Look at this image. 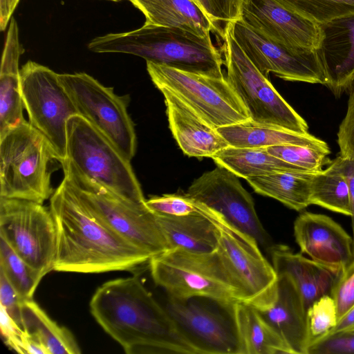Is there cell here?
I'll return each instance as SVG.
<instances>
[{"label":"cell","instance_id":"obj_1","mask_svg":"<svg viewBox=\"0 0 354 354\" xmlns=\"http://www.w3.org/2000/svg\"><path fill=\"white\" fill-rule=\"evenodd\" d=\"M49 209L57 232L53 270L77 273L129 270L152 257L105 224L64 177L50 198Z\"/></svg>","mask_w":354,"mask_h":354},{"label":"cell","instance_id":"obj_2","mask_svg":"<svg viewBox=\"0 0 354 354\" xmlns=\"http://www.w3.org/2000/svg\"><path fill=\"white\" fill-rule=\"evenodd\" d=\"M89 306L96 322L126 353L196 354L137 275L105 282Z\"/></svg>","mask_w":354,"mask_h":354},{"label":"cell","instance_id":"obj_3","mask_svg":"<svg viewBox=\"0 0 354 354\" xmlns=\"http://www.w3.org/2000/svg\"><path fill=\"white\" fill-rule=\"evenodd\" d=\"M88 48L95 53L131 54L178 70L225 77L222 55L210 35L202 37L180 28L145 23L130 32L95 37Z\"/></svg>","mask_w":354,"mask_h":354},{"label":"cell","instance_id":"obj_4","mask_svg":"<svg viewBox=\"0 0 354 354\" xmlns=\"http://www.w3.org/2000/svg\"><path fill=\"white\" fill-rule=\"evenodd\" d=\"M64 173L101 185L120 197L145 203L141 186L131 161L80 115L67 122Z\"/></svg>","mask_w":354,"mask_h":354},{"label":"cell","instance_id":"obj_5","mask_svg":"<svg viewBox=\"0 0 354 354\" xmlns=\"http://www.w3.org/2000/svg\"><path fill=\"white\" fill-rule=\"evenodd\" d=\"M50 142L26 121L0 136V197L41 203L51 197Z\"/></svg>","mask_w":354,"mask_h":354},{"label":"cell","instance_id":"obj_6","mask_svg":"<svg viewBox=\"0 0 354 354\" xmlns=\"http://www.w3.org/2000/svg\"><path fill=\"white\" fill-rule=\"evenodd\" d=\"M154 283L176 299L206 297L232 304L240 292L217 250L194 253L171 249L149 261Z\"/></svg>","mask_w":354,"mask_h":354},{"label":"cell","instance_id":"obj_7","mask_svg":"<svg viewBox=\"0 0 354 354\" xmlns=\"http://www.w3.org/2000/svg\"><path fill=\"white\" fill-rule=\"evenodd\" d=\"M222 50L227 69L226 80L245 106L252 121L307 133L306 120L249 59L239 46L228 24L225 28Z\"/></svg>","mask_w":354,"mask_h":354},{"label":"cell","instance_id":"obj_8","mask_svg":"<svg viewBox=\"0 0 354 354\" xmlns=\"http://www.w3.org/2000/svg\"><path fill=\"white\" fill-rule=\"evenodd\" d=\"M64 174L83 202L119 236L152 257L169 250L156 214L145 203L127 201L101 185Z\"/></svg>","mask_w":354,"mask_h":354},{"label":"cell","instance_id":"obj_9","mask_svg":"<svg viewBox=\"0 0 354 354\" xmlns=\"http://www.w3.org/2000/svg\"><path fill=\"white\" fill-rule=\"evenodd\" d=\"M154 85L165 88L189 105L214 128L250 119L248 112L225 77L186 72L147 62Z\"/></svg>","mask_w":354,"mask_h":354},{"label":"cell","instance_id":"obj_10","mask_svg":"<svg viewBox=\"0 0 354 354\" xmlns=\"http://www.w3.org/2000/svg\"><path fill=\"white\" fill-rule=\"evenodd\" d=\"M78 115L103 134L128 160L134 157L137 138L126 97L116 95L85 73L58 74Z\"/></svg>","mask_w":354,"mask_h":354},{"label":"cell","instance_id":"obj_11","mask_svg":"<svg viewBox=\"0 0 354 354\" xmlns=\"http://www.w3.org/2000/svg\"><path fill=\"white\" fill-rule=\"evenodd\" d=\"M0 237L43 277L53 270L56 227L43 204L0 197Z\"/></svg>","mask_w":354,"mask_h":354},{"label":"cell","instance_id":"obj_12","mask_svg":"<svg viewBox=\"0 0 354 354\" xmlns=\"http://www.w3.org/2000/svg\"><path fill=\"white\" fill-rule=\"evenodd\" d=\"M233 304L168 297L165 308L196 354H241Z\"/></svg>","mask_w":354,"mask_h":354},{"label":"cell","instance_id":"obj_13","mask_svg":"<svg viewBox=\"0 0 354 354\" xmlns=\"http://www.w3.org/2000/svg\"><path fill=\"white\" fill-rule=\"evenodd\" d=\"M21 92L29 122L50 142L62 163L66 156L67 122L78 115L58 74L32 61L20 69Z\"/></svg>","mask_w":354,"mask_h":354},{"label":"cell","instance_id":"obj_14","mask_svg":"<svg viewBox=\"0 0 354 354\" xmlns=\"http://www.w3.org/2000/svg\"><path fill=\"white\" fill-rule=\"evenodd\" d=\"M218 229L217 252L240 292L241 301L263 309L274 301L278 275L252 237L228 224L223 218Z\"/></svg>","mask_w":354,"mask_h":354},{"label":"cell","instance_id":"obj_15","mask_svg":"<svg viewBox=\"0 0 354 354\" xmlns=\"http://www.w3.org/2000/svg\"><path fill=\"white\" fill-rule=\"evenodd\" d=\"M220 215L228 224L252 237L267 250L274 244L257 214L252 197L238 176L218 166L195 179L185 193Z\"/></svg>","mask_w":354,"mask_h":354},{"label":"cell","instance_id":"obj_16","mask_svg":"<svg viewBox=\"0 0 354 354\" xmlns=\"http://www.w3.org/2000/svg\"><path fill=\"white\" fill-rule=\"evenodd\" d=\"M230 25L239 46L265 77L273 73L286 81L326 86L329 83L320 48L308 52L292 51L260 34L241 19Z\"/></svg>","mask_w":354,"mask_h":354},{"label":"cell","instance_id":"obj_17","mask_svg":"<svg viewBox=\"0 0 354 354\" xmlns=\"http://www.w3.org/2000/svg\"><path fill=\"white\" fill-rule=\"evenodd\" d=\"M270 40L295 52L319 50L322 26L283 7L275 0H246L241 18Z\"/></svg>","mask_w":354,"mask_h":354},{"label":"cell","instance_id":"obj_18","mask_svg":"<svg viewBox=\"0 0 354 354\" xmlns=\"http://www.w3.org/2000/svg\"><path fill=\"white\" fill-rule=\"evenodd\" d=\"M293 232L301 253L337 274L354 261L352 236L325 214L301 213L294 221Z\"/></svg>","mask_w":354,"mask_h":354},{"label":"cell","instance_id":"obj_19","mask_svg":"<svg viewBox=\"0 0 354 354\" xmlns=\"http://www.w3.org/2000/svg\"><path fill=\"white\" fill-rule=\"evenodd\" d=\"M159 90L165 98L170 130L185 154L211 158L230 146L216 128L180 98L165 88Z\"/></svg>","mask_w":354,"mask_h":354},{"label":"cell","instance_id":"obj_20","mask_svg":"<svg viewBox=\"0 0 354 354\" xmlns=\"http://www.w3.org/2000/svg\"><path fill=\"white\" fill-rule=\"evenodd\" d=\"M257 310L285 342L292 354H308L310 338L307 310L301 295L289 277L278 275L273 302L266 308Z\"/></svg>","mask_w":354,"mask_h":354},{"label":"cell","instance_id":"obj_21","mask_svg":"<svg viewBox=\"0 0 354 354\" xmlns=\"http://www.w3.org/2000/svg\"><path fill=\"white\" fill-rule=\"evenodd\" d=\"M268 251L277 275L286 274L291 279L306 310L322 296L330 295L339 274L306 258L302 253L295 252L286 245L274 243Z\"/></svg>","mask_w":354,"mask_h":354},{"label":"cell","instance_id":"obj_22","mask_svg":"<svg viewBox=\"0 0 354 354\" xmlns=\"http://www.w3.org/2000/svg\"><path fill=\"white\" fill-rule=\"evenodd\" d=\"M324 37L320 48L326 65V86L339 97L354 84V15L320 25Z\"/></svg>","mask_w":354,"mask_h":354},{"label":"cell","instance_id":"obj_23","mask_svg":"<svg viewBox=\"0 0 354 354\" xmlns=\"http://www.w3.org/2000/svg\"><path fill=\"white\" fill-rule=\"evenodd\" d=\"M24 50L17 21L12 17L7 31L0 71V136L26 120L24 116L19 60Z\"/></svg>","mask_w":354,"mask_h":354},{"label":"cell","instance_id":"obj_24","mask_svg":"<svg viewBox=\"0 0 354 354\" xmlns=\"http://www.w3.org/2000/svg\"><path fill=\"white\" fill-rule=\"evenodd\" d=\"M158 221L171 249L194 253H210L217 250V221L222 217L201 214L183 216L156 215Z\"/></svg>","mask_w":354,"mask_h":354},{"label":"cell","instance_id":"obj_25","mask_svg":"<svg viewBox=\"0 0 354 354\" xmlns=\"http://www.w3.org/2000/svg\"><path fill=\"white\" fill-rule=\"evenodd\" d=\"M230 146L242 148L295 145L330 150L324 140L307 133L257 123L252 120L216 129Z\"/></svg>","mask_w":354,"mask_h":354},{"label":"cell","instance_id":"obj_26","mask_svg":"<svg viewBox=\"0 0 354 354\" xmlns=\"http://www.w3.org/2000/svg\"><path fill=\"white\" fill-rule=\"evenodd\" d=\"M145 15L146 24L176 27L205 37L213 31V23L193 0H130Z\"/></svg>","mask_w":354,"mask_h":354},{"label":"cell","instance_id":"obj_27","mask_svg":"<svg viewBox=\"0 0 354 354\" xmlns=\"http://www.w3.org/2000/svg\"><path fill=\"white\" fill-rule=\"evenodd\" d=\"M241 354H292V351L252 305L233 304Z\"/></svg>","mask_w":354,"mask_h":354},{"label":"cell","instance_id":"obj_28","mask_svg":"<svg viewBox=\"0 0 354 354\" xmlns=\"http://www.w3.org/2000/svg\"><path fill=\"white\" fill-rule=\"evenodd\" d=\"M314 174L284 171L252 176L245 180L255 192L272 198L288 208L299 212L310 205V187Z\"/></svg>","mask_w":354,"mask_h":354},{"label":"cell","instance_id":"obj_29","mask_svg":"<svg viewBox=\"0 0 354 354\" xmlns=\"http://www.w3.org/2000/svg\"><path fill=\"white\" fill-rule=\"evenodd\" d=\"M211 158L218 166L225 167L238 177L245 179L284 171H306L270 154L266 147L229 146L213 155Z\"/></svg>","mask_w":354,"mask_h":354},{"label":"cell","instance_id":"obj_30","mask_svg":"<svg viewBox=\"0 0 354 354\" xmlns=\"http://www.w3.org/2000/svg\"><path fill=\"white\" fill-rule=\"evenodd\" d=\"M23 330L38 339L48 354H80V348L72 333L53 321L32 299L21 303Z\"/></svg>","mask_w":354,"mask_h":354},{"label":"cell","instance_id":"obj_31","mask_svg":"<svg viewBox=\"0 0 354 354\" xmlns=\"http://www.w3.org/2000/svg\"><path fill=\"white\" fill-rule=\"evenodd\" d=\"M310 205L351 216L350 194L346 179L335 160L313 174L310 187Z\"/></svg>","mask_w":354,"mask_h":354},{"label":"cell","instance_id":"obj_32","mask_svg":"<svg viewBox=\"0 0 354 354\" xmlns=\"http://www.w3.org/2000/svg\"><path fill=\"white\" fill-rule=\"evenodd\" d=\"M0 271L15 289L21 299H32L43 277L29 266L0 237Z\"/></svg>","mask_w":354,"mask_h":354},{"label":"cell","instance_id":"obj_33","mask_svg":"<svg viewBox=\"0 0 354 354\" xmlns=\"http://www.w3.org/2000/svg\"><path fill=\"white\" fill-rule=\"evenodd\" d=\"M286 9L319 25L354 15V0H275Z\"/></svg>","mask_w":354,"mask_h":354},{"label":"cell","instance_id":"obj_34","mask_svg":"<svg viewBox=\"0 0 354 354\" xmlns=\"http://www.w3.org/2000/svg\"><path fill=\"white\" fill-rule=\"evenodd\" d=\"M266 148L270 154L309 172L322 171L331 162L328 158L330 150L314 147L285 145Z\"/></svg>","mask_w":354,"mask_h":354},{"label":"cell","instance_id":"obj_35","mask_svg":"<svg viewBox=\"0 0 354 354\" xmlns=\"http://www.w3.org/2000/svg\"><path fill=\"white\" fill-rule=\"evenodd\" d=\"M145 203L153 213L159 216H183L201 214L215 217L218 215L217 213L186 194L154 196L146 200Z\"/></svg>","mask_w":354,"mask_h":354},{"label":"cell","instance_id":"obj_36","mask_svg":"<svg viewBox=\"0 0 354 354\" xmlns=\"http://www.w3.org/2000/svg\"><path fill=\"white\" fill-rule=\"evenodd\" d=\"M310 344L328 335L337 324L335 303L330 295L315 300L306 310Z\"/></svg>","mask_w":354,"mask_h":354},{"label":"cell","instance_id":"obj_37","mask_svg":"<svg viewBox=\"0 0 354 354\" xmlns=\"http://www.w3.org/2000/svg\"><path fill=\"white\" fill-rule=\"evenodd\" d=\"M203 10L223 39L225 26L241 18L246 0H193Z\"/></svg>","mask_w":354,"mask_h":354},{"label":"cell","instance_id":"obj_38","mask_svg":"<svg viewBox=\"0 0 354 354\" xmlns=\"http://www.w3.org/2000/svg\"><path fill=\"white\" fill-rule=\"evenodd\" d=\"M330 295L335 303L338 322L354 306V261L338 275Z\"/></svg>","mask_w":354,"mask_h":354},{"label":"cell","instance_id":"obj_39","mask_svg":"<svg viewBox=\"0 0 354 354\" xmlns=\"http://www.w3.org/2000/svg\"><path fill=\"white\" fill-rule=\"evenodd\" d=\"M354 353V328L330 333L313 342L308 354Z\"/></svg>","mask_w":354,"mask_h":354},{"label":"cell","instance_id":"obj_40","mask_svg":"<svg viewBox=\"0 0 354 354\" xmlns=\"http://www.w3.org/2000/svg\"><path fill=\"white\" fill-rule=\"evenodd\" d=\"M339 156L354 159V84L351 88L347 109L337 132Z\"/></svg>","mask_w":354,"mask_h":354},{"label":"cell","instance_id":"obj_41","mask_svg":"<svg viewBox=\"0 0 354 354\" xmlns=\"http://www.w3.org/2000/svg\"><path fill=\"white\" fill-rule=\"evenodd\" d=\"M22 301L4 274L0 271L1 307L21 328V303Z\"/></svg>","mask_w":354,"mask_h":354},{"label":"cell","instance_id":"obj_42","mask_svg":"<svg viewBox=\"0 0 354 354\" xmlns=\"http://www.w3.org/2000/svg\"><path fill=\"white\" fill-rule=\"evenodd\" d=\"M1 331L5 343L17 353H24L22 336L24 330L1 307Z\"/></svg>","mask_w":354,"mask_h":354},{"label":"cell","instance_id":"obj_43","mask_svg":"<svg viewBox=\"0 0 354 354\" xmlns=\"http://www.w3.org/2000/svg\"><path fill=\"white\" fill-rule=\"evenodd\" d=\"M334 160L345 176L348 185L354 253V159H344L339 156Z\"/></svg>","mask_w":354,"mask_h":354},{"label":"cell","instance_id":"obj_44","mask_svg":"<svg viewBox=\"0 0 354 354\" xmlns=\"http://www.w3.org/2000/svg\"><path fill=\"white\" fill-rule=\"evenodd\" d=\"M22 346L24 353L48 354L46 348L38 339L25 331L22 336Z\"/></svg>","mask_w":354,"mask_h":354},{"label":"cell","instance_id":"obj_45","mask_svg":"<svg viewBox=\"0 0 354 354\" xmlns=\"http://www.w3.org/2000/svg\"><path fill=\"white\" fill-rule=\"evenodd\" d=\"M19 0H0V28L4 30Z\"/></svg>","mask_w":354,"mask_h":354},{"label":"cell","instance_id":"obj_46","mask_svg":"<svg viewBox=\"0 0 354 354\" xmlns=\"http://www.w3.org/2000/svg\"><path fill=\"white\" fill-rule=\"evenodd\" d=\"M354 328V306L338 320L336 326L329 333H338Z\"/></svg>","mask_w":354,"mask_h":354},{"label":"cell","instance_id":"obj_47","mask_svg":"<svg viewBox=\"0 0 354 354\" xmlns=\"http://www.w3.org/2000/svg\"><path fill=\"white\" fill-rule=\"evenodd\" d=\"M111 1H119V0H111Z\"/></svg>","mask_w":354,"mask_h":354}]
</instances>
